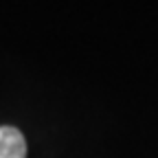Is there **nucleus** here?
<instances>
[{
    "label": "nucleus",
    "instance_id": "obj_1",
    "mask_svg": "<svg viewBox=\"0 0 158 158\" xmlns=\"http://www.w3.org/2000/svg\"><path fill=\"white\" fill-rule=\"evenodd\" d=\"M0 158H27V141L15 127H0Z\"/></svg>",
    "mask_w": 158,
    "mask_h": 158
}]
</instances>
